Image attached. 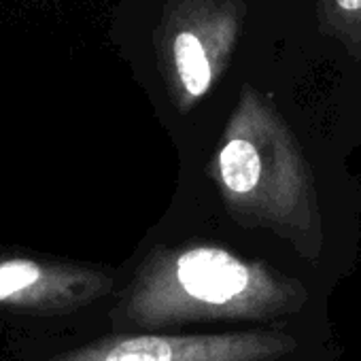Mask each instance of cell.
I'll list each match as a JSON object with an SVG mask.
<instances>
[{"instance_id": "cell-1", "label": "cell", "mask_w": 361, "mask_h": 361, "mask_svg": "<svg viewBox=\"0 0 361 361\" xmlns=\"http://www.w3.org/2000/svg\"><path fill=\"white\" fill-rule=\"evenodd\" d=\"M306 302L300 279L245 253L232 228L178 190L166 215L119 266V287L102 329L198 334L283 327Z\"/></svg>"}, {"instance_id": "cell-2", "label": "cell", "mask_w": 361, "mask_h": 361, "mask_svg": "<svg viewBox=\"0 0 361 361\" xmlns=\"http://www.w3.org/2000/svg\"><path fill=\"white\" fill-rule=\"evenodd\" d=\"M178 190L234 232L270 234L306 257L319 251L317 185L304 149L274 100L251 83L215 138L180 164Z\"/></svg>"}, {"instance_id": "cell-3", "label": "cell", "mask_w": 361, "mask_h": 361, "mask_svg": "<svg viewBox=\"0 0 361 361\" xmlns=\"http://www.w3.org/2000/svg\"><path fill=\"white\" fill-rule=\"evenodd\" d=\"M119 266L0 247V336L7 346L100 331Z\"/></svg>"}, {"instance_id": "cell-4", "label": "cell", "mask_w": 361, "mask_h": 361, "mask_svg": "<svg viewBox=\"0 0 361 361\" xmlns=\"http://www.w3.org/2000/svg\"><path fill=\"white\" fill-rule=\"evenodd\" d=\"M300 338L285 327L198 334L92 331L5 346L3 361H295Z\"/></svg>"}, {"instance_id": "cell-5", "label": "cell", "mask_w": 361, "mask_h": 361, "mask_svg": "<svg viewBox=\"0 0 361 361\" xmlns=\"http://www.w3.org/2000/svg\"><path fill=\"white\" fill-rule=\"evenodd\" d=\"M247 18L245 0H172L157 26V71L166 100L188 119L221 83Z\"/></svg>"}, {"instance_id": "cell-6", "label": "cell", "mask_w": 361, "mask_h": 361, "mask_svg": "<svg viewBox=\"0 0 361 361\" xmlns=\"http://www.w3.org/2000/svg\"><path fill=\"white\" fill-rule=\"evenodd\" d=\"M317 30L361 66V0H317Z\"/></svg>"}]
</instances>
